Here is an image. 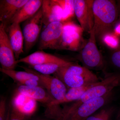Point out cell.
<instances>
[{
  "label": "cell",
  "instance_id": "obj_2",
  "mask_svg": "<svg viewBox=\"0 0 120 120\" xmlns=\"http://www.w3.org/2000/svg\"><path fill=\"white\" fill-rule=\"evenodd\" d=\"M120 85V73H112L106 75L102 81L94 84L88 88L79 99L62 109L60 120H63L82 104L90 100L104 97Z\"/></svg>",
  "mask_w": 120,
  "mask_h": 120
},
{
  "label": "cell",
  "instance_id": "obj_20",
  "mask_svg": "<svg viewBox=\"0 0 120 120\" xmlns=\"http://www.w3.org/2000/svg\"><path fill=\"white\" fill-rule=\"evenodd\" d=\"M0 71L2 73L11 77L15 82H17L18 83L22 81L30 79L37 80L41 82L38 76L30 72L26 71H17L15 70H7L1 68H0Z\"/></svg>",
  "mask_w": 120,
  "mask_h": 120
},
{
  "label": "cell",
  "instance_id": "obj_30",
  "mask_svg": "<svg viewBox=\"0 0 120 120\" xmlns=\"http://www.w3.org/2000/svg\"><path fill=\"white\" fill-rule=\"evenodd\" d=\"M116 120H120V113L118 114L117 117L116 118Z\"/></svg>",
  "mask_w": 120,
  "mask_h": 120
},
{
  "label": "cell",
  "instance_id": "obj_16",
  "mask_svg": "<svg viewBox=\"0 0 120 120\" xmlns=\"http://www.w3.org/2000/svg\"><path fill=\"white\" fill-rule=\"evenodd\" d=\"M16 91V93L23 95L36 101L45 103L47 105L53 101L47 90L41 87L20 85Z\"/></svg>",
  "mask_w": 120,
  "mask_h": 120
},
{
  "label": "cell",
  "instance_id": "obj_21",
  "mask_svg": "<svg viewBox=\"0 0 120 120\" xmlns=\"http://www.w3.org/2000/svg\"><path fill=\"white\" fill-rule=\"evenodd\" d=\"M49 63L44 64L30 66L34 70L42 75H50L54 74L61 67L70 63Z\"/></svg>",
  "mask_w": 120,
  "mask_h": 120
},
{
  "label": "cell",
  "instance_id": "obj_10",
  "mask_svg": "<svg viewBox=\"0 0 120 120\" xmlns=\"http://www.w3.org/2000/svg\"><path fill=\"white\" fill-rule=\"evenodd\" d=\"M5 26L0 24V63L3 69L15 70L17 64Z\"/></svg>",
  "mask_w": 120,
  "mask_h": 120
},
{
  "label": "cell",
  "instance_id": "obj_9",
  "mask_svg": "<svg viewBox=\"0 0 120 120\" xmlns=\"http://www.w3.org/2000/svg\"><path fill=\"white\" fill-rule=\"evenodd\" d=\"M64 22L50 23L41 33L38 49L40 50L56 49L63 30Z\"/></svg>",
  "mask_w": 120,
  "mask_h": 120
},
{
  "label": "cell",
  "instance_id": "obj_7",
  "mask_svg": "<svg viewBox=\"0 0 120 120\" xmlns=\"http://www.w3.org/2000/svg\"><path fill=\"white\" fill-rule=\"evenodd\" d=\"M27 71L35 74L38 76L44 88L52 98V102H57L64 98L67 92V87L58 78L50 75H42L29 68L22 66Z\"/></svg>",
  "mask_w": 120,
  "mask_h": 120
},
{
  "label": "cell",
  "instance_id": "obj_3",
  "mask_svg": "<svg viewBox=\"0 0 120 120\" xmlns=\"http://www.w3.org/2000/svg\"><path fill=\"white\" fill-rule=\"evenodd\" d=\"M54 75L69 88L99 82L97 76L89 69L72 62L60 68Z\"/></svg>",
  "mask_w": 120,
  "mask_h": 120
},
{
  "label": "cell",
  "instance_id": "obj_32",
  "mask_svg": "<svg viewBox=\"0 0 120 120\" xmlns=\"http://www.w3.org/2000/svg\"></svg>",
  "mask_w": 120,
  "mask_h": 120
},
{
  "label": "cell",
  "instance_id": "obj_5",
  "mask_svg": "<svg viewBox=\"0 0 120 120\" xmlns=\"http://www.w3.org/2000/svg\"><path fill=\"white\" fill-rule=\"evenodd\" d=\"M64 22L62 34L56 49L79 50L82 46L83 30L71 20Z\"/></svg>",
  "mask_w": 120,
  "mask_h": 120
},
{
  "label": "cell",
  "instance_id": "obj_33",
  "mask_svg": "<svg viewBox=\"0 0 120 120\" xmlns=\"http://www.w3.org/2000/svg\"></svg>",
  "mask_w": 120,
  "mask_h": 120
},
{
  "label": "cell",
  "instance_id": "obj_24",
  "mask_svg": "<svg viewBox=\"0 0 120 120\" xmlns=\"http://www.w3.org/2000/svg\"><path fill=\"white\" fill-rule=\"evenodd\" d=\"M115 109L113 106L106 107L96 114L90 116L86 120H110Z\"/></svg>",
  "mask_w": 120,
  "mask_h": 120
},
{
  "label": "cell",
  "instance_id": "obj_6",
  "mask_svg": "<svg viewBox=\"0 0 120 120\" xmlns=\"http://www.w3.org/2000/svg\"><path fill=\"white\" fill-rule=\"evenodd\" d=\"M22 33L24 49L27 52L31 49L38 38L43 24L41 8L36 14L24 22Z\"/></svg>",
  "mask_w": 120,
  "mask_h": 120
},
{
  "label": "cell",
  "instance_id": "obj_14",
  "mask_svg": "<svg viewBox=\"0 0 120 120\" xmlns=\"http://www.w3.org/2000/svg\"><path fill=\"white\" fill-rule=\"evenodd\" d=\"M17 64L24 63L30 66L44 64L49 63H68V61L42 50L35 52L29 56L16 60Z\"/></svg>",
  "mask_w": 120,
  "mask_h": 120
},
{
  "label": "cell",
  "instance_id": "obj_27",
  "mask_svg": "<svg viewBox=\"0 0 120 120\" xmlns=\"http://www.w3.org/2000/svg\"><path fill=\"white\" fill-rule=\"evenodd\" d=\"M19 84L20 85L27 86H40L45 88L43 84L40 81L32 79L26 80L20 82Z\"/></svg>",
  "mask_w": 120,
  "mask_h": 120
},
{
  "label": "cell",
  "instance_id": "obj_25",
  "mask_svg": "<svg viewBox=\"0 0 120 120\" xmlns=\"http://www.w3.org/2000/svg\"><path fill=\"white\" fill-rule=\"evenodd\" d=\"M7 120H27L26 116L12 104Z\"/></svg>",
  "mask_w": 120,
  "mask_h": 120
},
{
  "label": "cell",
  "instance_id": "obj_15",
  "mask_svg": "<svg viewBox=\"0 0 120 120\" xmlns=\"http://www.w3.org/2000/svg\"><path fill=\"white\" fill-rule=\"evenodd\" d=\"M8 36L9 42L15 53V58L19 60L20 56L23 52L24 42L22 31L20 24L13 23L8 28Z\"/></svg>",
  "mask_w": 120,
  "mask_h": 120
},
{
  "label": "cell",
  "instance_id": "obj_28",
  "mask_svg": "<svg viewBox=\"0 0 120 120\" xmlns=\"http://www.w3.org/2000/svg\"><path fill=\"white\" fill-rule=\"evenodd\" d=\"M6 101L4 98H1L0 101V120H6Z\"/></svg>",
  "mask_w": 120,
  "mask_h": 120
},
{
  "label": "cell",
  "instance_id": "obj_12",
  "mask_svg": "<svg viewBox=\"0 0 120 120\" xmlns=\"http://www.w3.org/2000/svg\"><path fill=\"white\" fill-rule=\"evenodd\" d=\"M28 0H0V21L5 27Z\"/></svg>",
  "mask_w": 120,
  "mask_h": 120
},
{
  "label": "cell",
  "instance_id": "obj_23",
  "mask_svg": "<svg viewBox=\"0 0 120 120\" xmlns=\"http://www.w3.org/2000/svg\"><path fill=\"white\" fill-rule=\"evenodd\" d=\"M100 40L106 46L113 50L117 48L120 42L116 34L112 31L107 32L103 35Z\"/></svg>",
  "mask_w": 120,
  "mask_h": 120
},
{
  "label": "cell",
  "instance_id": "obj_26",
  "mask_svg": "<svg viewBox=\"0 0 120 120\" xmlns=\"http://www.w3.org/2000/svg\"><path fill=\"white\" fill-rule=\"evenodd\" d=\"M110 60L114 67L120 70V42L117 48L111 53Z\"/></svg>",
  "mask_w": 120,
  "mask_h": 120
},
{
  "label": "cell",
  "instance_id": "obj_11",
  "mask_svg": "<svg viewBox=\"0 0 120 120\" xmlns=\"http://www.w3.org/2000/svg\"><path fill=\"white\" fill-rule=\"evenodd\" d=\"M93 1L94 0H74L75 15L84 31L89 34L94 24Z\"/></svg>",
  "mask_w": 120,
  "mask_h": 120
},
{
  "label": "cell",
  "instance_id": "obj_29",
  "mask_svg": "<svg viewBox=\"0 0 120 120\" xmlns=\"http://www.w3.org/2000/svg\"><path fill=\"white\" fill-rule=\"evenodd\" d=\"M117 5L118 8V11H119V15L120 13V0L117 1Z\"/></svg>",
  "mask_w": 120,
  "mask_h": 120
},
{
  "label": "cell",
  "instance_id": "obj_31",
  "mask_svg": "<svg viewBox=\"0 0 120 120\" xmlns=\"http://www.w3.org/2000/svg\"></svg>",
  "mask_w": 120,
  "mask_h": 120
},
{
  "label": "cell",
  "instance_id": "obj_13",
  "mask_svg": "<svg viewBox=\"0 0 120 120\" xmlns=\"http://www.w3.org/2000/svg\"><path fill=\"white\" fill-rule=\"evenodd\" d=\"M41 8L45 26L52 22H62L63 11L56 0H43Z\"/></svg>",
  "mask_w": 120,
  "mask_h": 120
},
{
  "label": "cell",
  "instance_id": "obj_17",
  "mask_svg": "<svg viewBox=\"0 0 120 120\" xmlns=\"http://www.w3.org/2000/svg\"><path fill=\"white\" fill-rule=\"evenodd\" d=\"M43 0H28L19 12L11 20L9 24L13 23L20 24L34 15L41 7Z\"/></svg>",
  "mask_w": 120,
  "mask_h": 120
},
{
  "label": "cell",
  "instance_id": "obj_22",
  "mask_svg": "<svg viewBox=\"0 0 120 120\" xmlns=\"http://www.w3.org/2000/svg\"><path fill=\"white\" fill-rule=\"evenodd\" d=\"M62 8L63 12L62 22L69 21L75 15L74 0H56Z\"/></svg>",
  "mask_w": 120,
  "mask_h": 120
},
{
  "label": "cell",
  "instance_id": "obj_8",
  "mask_svg": "<svg viewBox=\"0 0 120 120\" xmlns=\"http://www.w3.org/2000/svg\"><path fill=\"white\" fill-rule=\"evenodd\" d=\"M112 92L104 97L92 99L79 106L62 120H86L110 100Z\"/></svg>",
  "mask_w": 120,
  "mask_h": 120
},
{
  "label": "cell",
  "instance_id": "obj_1",
  "mask_svg": "<svg viewBox=\"0 0 120 120\" xmlns=\"http://www.w3.org/2000/svg\"><path fill=\"white\" fill-rule=\"evenodd\" d=\"M92 9L94 24L93 29L97 39L112 31L119 15L116 2L113 0H94Z\"/></svg>",
  "mask_w": 120,
  "mask_h": 120
},
{
  "label": "cell",
  "instance_id": "obj_18",
  "mask_svg": "<svg viewBox=\"0 0 120 120\" xmlns=\"http://www.w3.org/2000/svg\"><path fill=\"white\" fill-rule=\"evenodd\" d=\"M36 101L25 95L16 93L12 104L20 112L28 116L32 114L36 110Z\"/></svg>",
  "mask_w": 120,
  "mask_h": 120
},
{
  "label": "cell",
  "instance_id": "obj_19",
  "mask_svg": "<svg viewBox=\"0 0 120 120\" xmlns=\"http://www.w3.org/2000/svg\"><path fill=\"white\" fill-rule=\"evenodd\" d=\"M94 83L87 84L78 87L69 88L62 100L57 102H52L47 105L48 107L58 106L62 103L76 101L79 99L86 91Z\"/></svg>",
  "mask_w": 120,
  "mask_h": 120
},
{
  "label": "cell",
  "instance_id": "obj_4",
  "mask_svg": "<svg viewBox=\"0 0 120 120\" xmlns=\"http://www.w3.org/2000/svg\"><path fill=\"white\" fill-rule=\"evenodd\" d=\"M79 58L83 67L89 70H102L105 67V60L97 46V38L93 28L90 33L87 42L80 53Z\"/></svg>",
  "mask_w": 120,
  "mask_h": 120
}]
</instances>
